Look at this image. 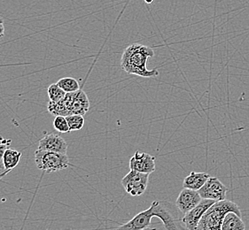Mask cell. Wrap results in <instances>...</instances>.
Segmentation results:
<instances>
[{"label": "cell", "mask_w": 249, "mask_h": 230, "mask_svg": "<svg viewBox=\"0 0 249 230\" xmlns=\"http://www.w3.org/2000/svg\"><path fill=\"white\" fill-rule=\"evenodd\" d=\"M157 217L162 221L166 230H186L179 227L178 220L173 214V207L169 202L155 200L149 208L141 212L133 217L130 221L121 225L114 230H142L151 225L152 218Z\"/></svg>", "instance_id": "1"}, {"label": "cell", "mask_w": 249, "mask_h": 230, "mask_svg": "<svg viewBox=\"0 0 249 230\" xmlns=\"http://www.w3.org/2000/svg\"><path fill=\"white\" fill-rule=\"evenodd\" d=\"M155 56V50L151 47L140 44H133L125 49L122 59V68L129 75H135L143 77L151 78L159 75L157 69L148 70L146 67L147 60Z\"/></svg>", "instance_id": "2"}, {"label": "cell", "mask_w": 249, "mask_h": 230, "mask_svg": "<svg viewBox=\"0 0 249 230\" xmlns=\"http://www.w3.org/2000/svg\"><path fill=\"white\" fill-rule=\"evenodd\" d=\"M230 212H233L242 217L239 205L232 201L224 199L215 202L205 213L196 230H222L224 218Z\"/></svg>", "instance_id": "3"}, {"label": "cell", "mask_w": 249, "mask_h": 230, "mask_svg": "<svg viewBox=\"0 0 249 230\" xmlns=\"http://www.w3.org/2000/svg\"><path fill=\"white\" fill-rule=\"evenodd\" d=\"M35 163L40 170L53 173L67 169L70 166V159L67 154L37 149L35 151Z\"/></svg>", "instance_id": "4"}, {"label": "cell", "mask_w": 249, "mask_h": 230, "mask_svg": "<svg viewBox=\"0 0 249 230\" xmlns=\"http://www.w3.org/2000/svg\"><path fill=\"white\" fill-rule=\"evenodd\" d=\"M149 177L150 174L130 170L122 179V185L128 194L133 197L141 196L147 189Z\"/></svg>", "instance_id": "5"}, {"label": "cell", "mask_w": 249, "mask_h": 230, "mask_svg": "<svg viewBox=\"0 0 249 230\" xmlns=\"http://www.w3.org/2000/svg\"><path fill=\"white\" fill-rule=\"evenodd\" d=\"M227 191H229V189L218 178L211 176L203 187L198 190L203 199H210L215 202L224 200L226 198Z\"/></svg>", "instance_id": "6"}, {"label": "cell", "mask_w": 249, "mask_h": 230, "mask_svg": "<svg viewBox=\"0 0 249 230\" xmlns=\"http://www.w3.org/2000/svg\"><path fill=\"white\" fill-rule=\"evenodd\" d=\"M215 201L210 199H203L199 205L184 214L181 219V223L184 225L186 230H196L199 225V221L203 217L205 213L210 209L211 205H214Z\"/></svg>", "instance_id": "7"}, {"label": "cell", "mask_w": 249, "mask_h": 230, "mask_svg": "<svg viewBox=\"0 0 249 230\" xmlns=\"http://www.w3.org/2000/svg\"><path fill=\"white\" fill-rule=\"evenodd\" d=\"M202 200V197L197 190L185 189L180 191L179 195L176 201V206L180 213L185 214L199 205Z\"/></svg>", "instance_id": "8"}, {"label": "cell", "mask_w": 249, "mask_h": 230, "mask_svg": "<svg viewBox=\"0 0 249 230\" xmlns=\"http://www.w3.org/2000/svg\"><path fill=\"white\" fill-rule=\"evenodd\" d=\"M130 169L151 175L155 171V158L148 153L137 150L130 160Z\"/></svg>", "instance_id": "9"}, {"label": "cell", "mask_w": 249, "mask_h": 230, "mask_svg": "<svg viewBox=\"0 0 249 230\" xmlns=\"http://www.w3.org/2000/svg\"><path fill=\"white\" fill-rule=\"evenodd\" d=\"M38 150H49L61 154H67L68 144L63 137L55 133L45 135L38 144Z\"/></svg>", "instance_id": "10"}, {"label": "cell", "mask_w": 249, "mask_h": 230, "mask_svg": "<svg viewBox=\"0 0 249 230\" xmlns=\"http://www.w3.org/2000/svg\"><path fill=\"white\" fill-rule=\"evenodd\" d=\"M210 177V175L204 172H191V174L184 178L183 187L198 191L203 187Z\"/></svg>", "instance_id": "11"}, {"label": "cell", "mask_w": 249, "mask_h": 230, "mask_svg": "<svg viewBox=\"0 0 249 230\" xmlns=\"http://www.w3.org/2000/svg\"><path fill=\"white\" fill-rule=\"evenodd\" d=\"M90 109V100L83 90L76 91L71 115H84Z\"/></svg>", "instance_id": "12"}, {"label": "cell", "mask_w": 249, "mask_h": 230, "mask_svg": "<svg viewBox=\"0 0 249 230\" xmlns=\"http://www.w3.org/2000/svg\"><path fill=\"white\" fill-rule=\"evenodd\" d=\"M222 230H246V224L241 216L230 212L224 218Z\"/></svg>", "instance_id": "13"}, {"label": "cell", "mask_w": 249, "mask_h": 230, "mask_svg": "<svg viewBox=\"0 0 249 230\" xmlns=\"http://www.w3.org/2000/svg\"><path fill=\"white\" fill-rule=\"evenodd\" d=\"M21 156H22L21 152L18 150L10 149V148L5 150V154L3 157V163H4L5 170L11 172L15 167H16L20 163Z\"/></svg>", "instance_id": "14"}, {"label": "cell", "mask_w": 249, "mask_h": 230, "mask_svg": "<svg viewBox=\"0 0 249 230\" xmlns=\"http://www.w3.org/2000/svg\"><path fill=\"white\" fill-rule=\"evenodd\" d=\"M57 84L60 86L66 93H72L80 90L79 83L72 77H64L57 82Z\"/></svg>", "instance_id": "15"}, {"label": "cell", "mask_w": 249, "mask_h": 230, "mask_svg": "<svg viewBox=\"0 0 249 230\" xmlns=\"http://www.w3.org/2000/svg\"><path fill=\"white\" fill-rule=\"evenodd\" d=\"M47 92H48V97H49L50 101L55 102V103L62 100L65 98L66 94H67L65 91L62 90L57 83L51 84L48 87Z\"/></svg>", "instance_id": "16"}, {"label": "cell", "mask_w": 249, "mask_h": 230, "mask_svg": "<svg viewBox=\"0 0 249 230\" xmlns=\"http://www.w3.org/2000/svg\"><path fill=\"white\" fill-rule=\"evenodd\" d=\"M68 120L70 131H77L82 130L85 125V120L83 115H71L66 117Z\"/></svg>", "instance_id": "17"}, {"label": "cell", "mask_w": 249, "mask_h": 230, "mask_svg": "<svg viewBox=\"0 0 249 230\" xmlns=\"http://www.w3.org/2000/svg\"><path fill=\"white\" fill-rule=\"evenodd\" d=\"M53 126L55 130L60 133H69L70 131L65 116H56L53 120Z\"/></svg>", "instance_id": "18"}, {"label": "cell", "mask_w": 249, "mask_h": 230, "mask_svg": "<svg viewBox=\"0 0 249 230\" xmlns=\"http://www.w3.org/2000/svg\"><path fill=\"white\" fill-rule=\"evenodd\" d=\"M11 144H12L11 139H6V138H4L3 136L0 135V165H4L3 157L5 154V150L9 148Z\"/></svg>", "instance_id": "19"}, {"label": "cell", "mask_w": 249, "mask_h": 230, "mask_svg": "<svg viewBox=\"0 0 249 230\" xmlns=\"http://www.w3.org/2000/svg\"><path fill=\"white\" fill-rule=\"evenodd\" d=\"M4 36H5V24L2 17H0V39H2Z\"/></svg>", "instance_id": "20"}, {"label": "cell", "mask_w": 249, "mask_h": 230, "mask_svg": "<svg viewBox=\"0 0 249 230\" xmlns=\"http://www.w3.org/2000/svg\"><path fill=\"white\" fill-rule=\"evenodd\" d=\"M9 172L5 170V166L4 165H0V181L2 180V178L7 175Z\"/></svg>", "instance_id": "21"}, {"label": "cell", "mask_w": 249, "mask_h": 230, "mask_svg": "<svg viewBox=\"0 0 249 230\" xmlns=\"http://www.w3.org/2000/svg\"><path fill=\"white\" fill-rule=\"evenodd\" d=\"M160 230V229H156V228H149V227H148V228H146V229H144V230Z\"/></svg>", "instance_id": "22"}, {"label": "cell", "mask_w": 249, "mask_h": 230, "mask_svg": "<svg viewBox=\"0 0 249 230\" xmlns=\"http://www.w3.org/2000/svg\"><path fill=\"white\" fill-rule=\"evenodd\" d=\"M145 2H146V3H152L153 0H145Z\"/></svg>", "instance_id": "23"}]
</instances>
